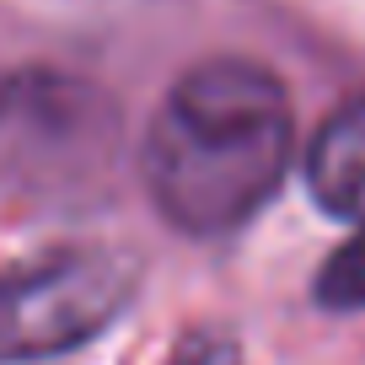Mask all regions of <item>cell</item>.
Listing matches in <instances>:
<instances>
[{
    "label": "cell",
    "mask_w": 365,
    "mask_h": 365,
    "mask_svg": "<svg viewBox=\"0 0 365 365\" xmlns=\"http://www.w3.org/2000/svg\"><path fill=\"white\" fill-rule=\"evenodd\" d=\"M135 285V258L113 247H65L0 274V365L48 360L91 344L118 322Z\"/></svg>",
    "instance_id": "cell-2"
},
{
    "label": "cell",
    "mask_w": 365,
    "mask_h": 365,
    "mask_svg": "<svg viewBox=\"0 0 365 365\" xmlns=\"http://www.w3.org/2000/svg\"><path fill=\"white\" fill-rule=\"evenodd\" d=\"M290 135V97L269 70L252 59H205L156 108L145 188L167 226L226 237L279 194Z\"/></svg>",
    "instance_id": "cell-1"
},
{
    "label": "cell",
    "mask_w": 365,
    "mask_h": 365,
    "mask_svg": "<svg viewBox=\"0 0 365 365\" xmlns=\"http://www.w3.org/2000/svg\"><path fill=\"white\" fill-rule=\"evenodd\" d=\"M307 182L328 215L365 226V97L328 113L307 150Z\"/></svg>",
    "instance_id": "cell-3"
},
{
    "label": "cell",
    "mask_w": 365,
    "mask_h": 365,
    "mask_svg": "<svg viewBox=\"0 0 365 365\" xmlns=\"http://www.w3.org/2000/svg\"><path fill=\"white\" fill-rule=\"evenodd\" d=\"M317 301L328 312H360L365 307V226L328 258V269L317 274Z\"/></svg>",
    "instance_id": "cell-4"
},
{
    "label": "cell",
    "mask_w": 365,
    "mask_h": 365,
    "mask_svg": "<svg viewBox=\"0 0 365 365\" xmlns=\"http://www.w3.org/2000/svg\"><path fill=\"white\" fill-rule=\"evenodd\" d=\"M172 365H237V349L220 339H188Z\"/></svg>",
    "instance_id": "cell-5"
}]
</instances>
